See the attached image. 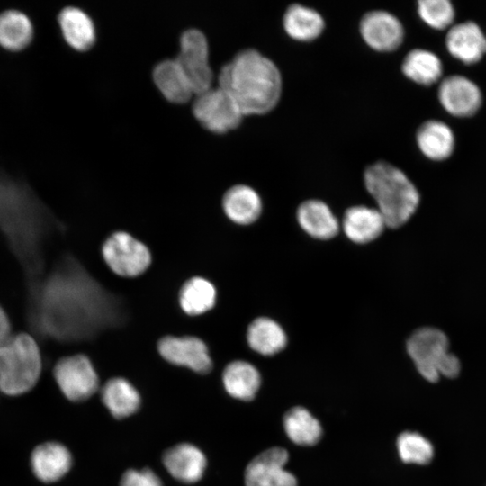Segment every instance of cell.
<instances>
[{"label": "cell", "instance_id": "obj_1", "mask_svg": "<svg viewBox=\"0 0 486 486\" xmlns=\"http://www.w3.org/2000/svg\"><path fill=\"white\" fill-rule=\"evenodd\" d=\"M44 216L31 189L0 172V231L22 266L29 288L39 282Z\"/></svg>", "mask_w": 486, "mask_h": 486}, {"label": "cell", "instance_id": "obj_32", "mask_svg": "<svg viewBox=\"0 0 486 486\" xmlns=\"http://www.w3.org/2000/svg\"><path fill=\"white\" fill-rule=\"evenodd\" d=\"M418 12L427 24L438 30L448 27L454 17V8L446 0L419 1Z\"/></svg>", "mask_w": 486, "mask_h": 486}, {"label": "cell", "instance_id": "obj_9", "mask_svg": "<svg viewBox=\"0 0 486 486\" xmlns=\"http://www.w3.org/2000/svg\"><path fill=\"white\" fill-rule=\"evenodd\" d=\"M53 376L63 395L75 402L89 399L99 387L96 370L83 354L60 358L53 368Z\"/></svg>", "mask_w": 486, "mask_h": 486}, {"label": "cell", "instance_id": "obj_10", "mask_svg": "<svg viewBox=\"0 0 486 486\" xmlns=\"http://www.w3.org/2000/svg\"><path fill=\"white\" fill-rule=\"evenodd\" d=\"M160 356L174 365L205 374L212 369V359L205 342L195 336L166 335L157 344Z\"/></svg>", "mask_w": 486, "mask_h": 486}, {"label": "cell", "instance_id": "obj_19", "mask_svg": "<svg viewBox=\"0 0 486 486\" xmlns=\"http://www.w3.org/2000/svg\"><path fill=\"white\" fill-rule=\"evenodd\" d=\"M153 81L170 103L183 104L194 94L191 85L176 59H165L158 63L152 72Z\"/></svg>", "mask_w": 486, "mask_h": 486}, {"label": "cell", "instance_id": "obj_21", "mask_svg": "<svg viewBox=\"0 0 486 486\" xmlns=\"http://www.w3.org/2000/svg\"><path fill=\"white\" fill-rule=\"evenodd\" d=\"M297 220L302 230L319 239H329L339 230L338 220L322 201L308 200L300 204Z\"/></svg>", "mask_w": 486, "mask_h": 486}, {"label": "cell", "instance_id": "obj_31", "mask_svg": "<svg viewBox=\"0 0 486 486\" xmlns=\"http://www.w3.org/2000/svg\"><path fill=\"white\" fill-rule=\"evenodd\" d=\"M400 459L407 464H427L434 455L432 444L418 432L405 431L397 438Z\"/></svg>", "mask_w": 486, "mask_h": 486}, {"label": "cell", "instance_id": "obj_30", "mask_svg": "<svg viewBox=\"0 0 486 486\" xmlns=\"http://www.w3.org/2000/svg\"><path fill=\"white\" fill-rule=\"evenodd\" d=\"M402 72L410 80L425 86L436 82L442 75V63L434 53L413 50L402 62Z\"/></svg>", "mask_w": 486, "mask_h": 486}, {"label": "cell", "instance_id": "obj_14", "mask_svg": "<svg viewBox=\"0 0 486 486\" xmlns=\"http://www.w3.org/2000/svg\"><path fill=\"white\" fill-rule=\"evenodd\" d=\"M438 97L441 104L449 113L459 117L472 115L480 108L482 103L478 86L461 76L445 78L439 86Z\"/></svg>", "mask_w": 486, "mask_h": 486}, {"label": "cell", "instance_id": "obj_3", "mask_svg": "<svg viewBox=\"0 0 486 486\" xmlns=\"http://www.w3.org/2000/svg\"><path fill=\"white\" fill-rule=\"evenodd\" d=\"M364 183L389 228L405 224L416 212L419 194L408 176L393 165L379 161L364 173Z\"/></svg>", "mask_w": 486, "mask_h": 486}, {"label": "cell", "instance_id": "obj_5", "mask_svg": "<svg viewBox=\"0 0 486 486\" xmlns=\"http://www.w3.org/2000/svg\"><path fill=\"white\" fill-rule=\"evenodd\" d=\"M407 350L418 373L429 382H436L440 375L454 378L459 374L460 362L448 351L447 337L437 328L416 330L408 339Z\"/></svg>", "mask_w": 486, "mask_h": 486}, {"label": "cell", "instance_id": "obj_23", "mask_svg": "<svg viewBox=\"0 0 486 486\" xmlns=\"http://www.w3.org/2000/svg\"><path fill=\"white\" fill-rule=\"evenodd\" d=\"M283 25L286 34L292 40L309 42L321 35L325 22L316 10L295 4L286 9L283 17Z\"/></svg>", "mask_w": 486, "mask_h": 486}, {"label": "cell", "instance_id": "obj_26", "mask_svg": "<svg viewBox=\"0 0 486 486\" xmlns=\"http://www.w3.org/2000/svg\"><path fill=\"white\" fill-rule=\"evenodd\" d=\"M217 292L212 282L202 276H193L181 286L179 305L189 316H198L211 310L216 303Z\"/></svg>", "mask_w": 486, "mask_h": 486}, {"label": "cell", "instance_id": "obj_17", "mask_svg": "<svg viewBox=\"0 0 486 486\" xmlns=\"http://www.w3.org/2000/svg\"><path fill=\"white\" fill-rule=\"evenodd\" d=\"M61 34L68 46L77 51L89 50L96 41L92 18L76 6L64 7L58 15Z\"/></svg>", "mask_w": 486, "mask_h": 486}, {"label": "cell", "instance_id": "obj_33", "mask_svg": "<svg viewBox=\"0 0 486 486\" xmlns=\"http://www.w3.org/2000/svg\"><path fill=\"white\" fill-rule=\"evenodd\" d=\"M120 486H163L160 478L150 469H130L122 476Z\"/></svg>", "mask_w": 486, "mask_h": 486}, {"label": "cell", "instance_id": "obj_20", "mask_svg": "<svg viewBox=\"0 0 486 486\" xmlns=\"http://www.w3.org/2000/svg\"><path fill=\"white\" fill-rule=\"evenodd\" d=\"M222 209L226 216L234 223L248 225L259 218L262 212V201L252 187L236 184L224 194Z\"/></svg>", "mask_w": 486, "mask_h": 486}, {"label": "cell", "instance_id": "obj_7", "mask_svg": "<svg viewBox=\"0 0 486 486\" xmlns=\"http://www.w3.org/2000/svg\"><path fill=\"white\" fill-rule=\"evenodd\" d=\"M193 114L204 129L216 134L235 130L244 117L236 102L220 86L196 95Z\"/></svg>", "mask_w": 486, "mask_h": 486}, {"label": "cell", "instance_id": "obj_25", "mask_svg": "<svg viewBox=\"0 0 486 486\" xmlns=\"http://www.w3.org/2000/svg\"><path fill=\"white\" fill-rule=\"evenodd\" d=\"M222 382L226 392L231 397L241 400H250L260 387L261 377L253 364L243 360H236L224 368Z\"/></svg>", "mask_w": 486, "mask_h": 486}, {"label": "cell", "instance_id": "obj_22", "mask_svg": "<svg viewBox=\"0 0 486 486\" xmlns=\"http://www.w3.org/2000/svg\"><path fill=\"white\" fill-rule=\"evenodd\" d=\"M34 27L31 18L18 9L0 13V47L10 52L24 50L32 41Z\"/></svg>", "mask_w": 486, "mask_h": 486}, {"label": "cell", "instance_id": "obj_4", "mask_svg": "<svg viewBox=\"0 0 486 486\" xmlns=\"http://www.w3.org/2000/svg\"><path fill=\"white\" fill-rule=\"evenodd\" d=\"M42 369L35 338L28 333L13 334L0 346V391L20 396L38 382Z\"/></svg>", "mask_w": 486, "mask_h": 486}, {"label": "cell", "instance_id": "obj_24", "mask_svg": "<svg viewBox=\"0 0 486 486\" xmlns=\"http://www.w3.org/2000/svg\"><path fill=\"white\" fill-rule=\"evenodd\" d=\"M104 405L116 418H127L135 413L141 399L138 390L125 378L109 379L101 390Z\"/></svg>", "mask_w": 486, "mask_h": 486}, {"label": "cell", "instance_id": "obj_13", "mask_svg": "<svg viewBox=\"0 0 486 486\" xmlns=\"http://www.w3.org/2000/svg\"><path fill=\"white\" fill-rule=\"evenodd\" d=\"M72 462L68 447L55 441L38 445L30 456L33 475L44 483L56 482L63 478L69 472Z\"/></svg>", "mask_w": 486, "mask_h": 486}, {"label": "cell", "instance_id": "obj_18", "mask_svg": "<svg viewBox=\"0 0 486 486\" xmlns=\"http://www.w3.org/2000/svg\"><path fill=\"white\" fill-rule=\"evenodd\" d=\"M343 230L355 243L364 244L377 238L384 228L385 221L376 208L356 205L348 208L343 218Z\"/></svg>", "mask_w": 486, "mask_h": 486}, {"label": "cell", "instance_id": "obj_34", "mask_svg": "<svg viewBox=\"0 0 486 486\" xmlns=\"http://www.w3.org/2000/svg\"><path fill=\"white\" fill-rule=\"evenodd\" d=\"M11 322L5 310L0 306V346L12 336Z\"/></svg>", "mask_w": 486, "mask_h": 486}, {"label": "cell", "instance_id": "obj_15", "mask_svg": "<svg viewBox=\"0 0 486 486\" xmlns=\"http://www.w3.org/2000/svg\"><path fill=\"white\" fill-rule=\"evenodd\" d=\"M163 464L177 481L194 483L202 477L207 460L204 454L194 445L181 443L164 453Z\"/></svg>", "mask_w": 486, "mask_h": 486}, {"label": "cell", "instance_id": "obj_2", "mask_svg": "<svg viewBox=\"0 0 486 486\" xmlns=\"http://www.w3.org/2000/svg\"><path fill=\"white\" fill-rule=\"evenodd\" d=\"M219 86L236 102L244 116L271 112L282 95V76L276 65L256 50L238 52L219 74Z\"/></svg>", "mask_w": 486, "mask_h": 486}, {"label": "cell", "instance_id": "obj_29", "mask_svg": "<svg viewBox=\"0 0 486 486\" xmlns=\"http://www.w3.org/2000/svg\"><path fill=\"white\" fill-rule=\"evenodd\" d=\"M284 428L291 441L300 446H313L321 437L320 421L302 407L289 410L284 417Z\"/></svg>", "mask_w": 486, "mask_h": 486}, {"label": "cell", "instance_id": "obj_12", "mask_svg": "<svg viewBox=\"0 0 486 486\" xmlns=\"http://www.w3.org/2000/svg\"><path fill=\"white\" fill-rule=\"evenodd\" d=\"M359 32L366 45L380 52L395 50L400 46L404 37L400 22L393 14L382 10L364 14Z\"/></svg>", "mask_w": 486, "mask_h": 486}, {"label": "cell", "instance_id": "obj_8", "mask_svg": "<svg viewBox=\"0 0 486 486\" xmlns=\"http://www.w3.org/2000/svg\"><path fill=\"white\" fill-rule=\"evenodd\" d=\"M180 50L176 58L184 72L195 95L212 87L213 72L209 63V44L198 29L184 31L179 40Z\"/></svg>", "mask_w": 486, "mask_h": 486}, {"label": "cell", "instance_id": "obj_16", "mask_svg": "<svg viewBox=\"0 0 486 486\" xmlns=\"http://www.w3.org/2000/svg\"><path fill=\"white\" fill-rule=\"evenodd\" d=\"M449 53L466 64L478 62L486 53V36L472 22L453 26L446 40Z\"/></svg>", "mask_w": 486, "mask_h": 486}, {"label": "cell", "instance_id": "obj_11", "mask_svg": "<svg viewBox=\"0 0 486 486\" xmlns=\"http://www.w3.org/2000/svg\"><path fill=\"white\" fill-rule=\"evenodd\" d=\"M288 457V452L277 446L256 455L246 468V486H298L294 475L284 469Z\"/></svg>", "mask_w": 486, "mask_h": 486}, {"label": "cell", "instance_id": "obj_6", "mask_svg": "<svg viewBox=\"0 0 486 486\" xmlns=\"http://www.w3.org/2000/svg\"><path fill=\"white\" fill-rule=\"evenodd\" d=\"M105 264L117 275L133 278L144 274L152 263L148 246L130 233L118 230L102 246Z\"/></svg>", "mask_w": 486, "mask_h": 486}, {"label": "cell", "instance_id": "obj_28", "mask_svg": "<svg viewBox=\"0 0 486 486\" xmlns=\"http://www.w3.org/2000/svg\"><path fill=\"white\" fill-rule=\"evenodd\" d=\"M417 143L426 157L434 160H443L452 154L454 140L453 132L446 124L428 121L418 129Z\"/></svg>", "mask_w": 486, "mask_h": 486}, {"label": "cell", "instance_id": "obj_27", "mask_svg": "<svg viewBox=\"0 0 486 486\" xmlns=\"http://www.w3.org/2000/svg\"><path fill=\"white\" fill-rule=\"evenodd\" d=\"M247 339L249 346L263 356H272L282 351L287 338L282 327L266 317L254 320L248 328Z\"/></svg>", "mask_w": 486, "mask_h": 486}]
</instances>
